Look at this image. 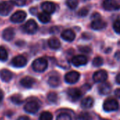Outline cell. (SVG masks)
Wrapping results in <instances>:
<instances>
[{"label": "cell", "instance_id": "cell-1", "mask_svg": "<svg viewBox=\"0 0 120 120\" xmlns=\"http://www.w3.org/2000/svg\"><path fill=\"white\" fill-rule=\"evenodd\" d=\"M32 68L35 72H42L45 71L48 67V62L44 58H39L34 60L32 63Z\"/></svg>", "mask_w": 120, "mask_h": 120}, {"label": "cell", "instance_id": "cell-2", "mask_svg": "<svg viewBox=\"0 0 120 120\" xmlns=\"http://www.w3.org/2000/svg\"><path fill=\"white\" fill-rule=\"evenodd\" d=\"M107 24L105 21H103L100 15L98 13H94L93 15V21L91 22V27L95 30H100L104 29L106 27Z\"/></svg>", "mask_w": 120, "mask_h": 120}, {"label": "cell", "instance_id": "cell-3", "mask_svg": "<svg viewBox=\"0 0 120 120\" xmlns=\"http://www.w3.org/2000/svg\"><path fill=\"white\" fill-rule=\"evenodd\" d=\"M119 108L118 102L114 98H109L105 101L103 103V109L105 112H113Z\"/></svg>", "mask_w": 120, "mask_h": 120}, {"label": "cell", "instance_id": "cell-4", "mask_svg": "<svg viewBox=\"0 0 120 120\" xmlns=\"http://www.w3.org/2000/svg\"><path fill=\"white\" fill-rule=\"evenodd\" d=\"M39 108H40V105L37 101H30L25 105L24 110L27 113L35 114L38 112V110H39Z\"/></svg>", "mask_w": 120, "mask_h": 120}, {"label": "cell", "instance_id": "cell-5", "mask_svg": "<svg viewBox=\"0 0 120 120\" xmlns=\"http://www.w3.org/2000/svg\"><path fill=\"white\" fill-rule=\"evenodd\" d=\"M80 77V74L77 71H71L65 75V81L68 84H75L78 82Z\"/></svg>", "mask_w": 120, "mask_h": 120}, {"label": "cell", "instance_id": "cell-6", "mask_svg": "<svg viewBox=\"0 0 120 120\" xmlns=\"http://www.w3.org/2000/svg\"><path fill=\"white\" fill-rule=\"evenodd\" d=\"M38 29V25L34 20H29L24 25V30L25 32L32 34H34Z\"/></svg>", "mask_w": 120, "mask_h": 120}, {"label": "cell", "instance_id": "cell-7", "mask_svg": "<svg viewBox=\"0 0 120 120\" xmlns=\"http://www.w3.org/2000/svg\"><path fill=\"white\" fill-rule=\"evenodd\" d=\"M68 96L72 101H78L82 96V91L77 88H72L69 89L67 91Z\"/></svg>", "mask_w": 120, "mask_h": 120}, {"label": "cell", "instance_id": "cell-8", "mask_svg": "<svg viewBox=\"0 0 120 120\" xmlns=\"http://www.w3.org/2000/svg\"><path fill=\"white\" fill-rule=\"evenodd\" d=\"M94 81L96 83H103L105 82L108 79V72L104 70H101L96 72L93 76Z\"/></svg>", "mask_w": 120, "mask_h": 120}, {"label": "cell", "instance_id": "cell-9", "mask_svg": "<svg viewBox=\"0 0 120 120\" xmlns=\"http://www.w3.org/2000/svg\"><path fill=\"white\" fill-rule=\"evenodd\" d=\"M103 8L107 11H117L120 8V5L116 0H105Z\"/></svg>", "mask_w": 120, "mask_h": 120}, {"label": "cell", "instance_id": "cell-10", "mask_svg": "<svg viewBox=\"0 0 120 120\" xmlns=\"http://www.w3.org/2000/svg\"><path fill=\"white\" fill-rule=\"evenodd\" d=\"M13 8L11 1H2L0 3V15H7L10 13Z\"/></svg>", "mask_w": 120, "mask_h": 120}, {"label": "cell", "instance_id": "cell-11", "mask_svg": "<svg viewBox=\"0 0 120 120\" xmlns=\"http://www.w3.org/2000/svg\"><path fill=\"white\" fill-rule=\"evenodd\" d=\"M27 64V59L23 56L19 55L14 57L11 61V65L15 68H22Z\"/></svg>", "mask_w": 120, "mask_h": 120}, {"label": "cell", "instance_id": "cell-12", "mask_svg": "<svg viewBox=\"0 0 120 120\" xmlns=\"http://www.w3.org/2000/svg\"><path fill=\"white\" fill-rule=\"evenodd\" d=\"M26 13L23 11H18L13 13L11 17V21L14 23L22 22L26 18Z\"/></svg>", "mask_w": 120, "mask_h": 120}, {"label": "cell", "instance_id": "cell-13", "mask_svg": "<svg viewBox=\"0 0 120 120\" xmlns=\"http://www.w3.org/2000/svg\"><path fill=\"white\" fill-rule=\"evenodd\" d=\"M88 63V59L85 56L83 55H78L75 56L72 58V63L76 66L79 67L86 65Z\"/></svg>", "mask_w": 120, "mask_h": 120}, {"label": "cell", "instance_id": "cell-14", "mask_svg": "<svg viewBox=\"0 0 120 120\" xmlns=\"http://www.w3.org/2000/svg\"><path fill=\"white\" fill-rule=\"evenodd\" d=\"M112 86L109 82H103L98 86L99 94L101 95H108L111 92Z\"/></svg>", "mask_w": 120, "mask_h": 120}, {"label": "cell", "instance_id": "cell-15", "mask_svg": "<svg viewBox=\"0 0 120 120\" xmlns=\"http://www.w3.org/2000/svg\"><path fill=\"white\" fill-rule=\"evenodd\" d=\"M41 8L44 12L50 14L56 11V5L51 1H44L41 4Z\"/></svg>", "mask_w": 120, "mask_h": 120}, {"label": "cell", "instance_id": "cell-16", "mask_svg": "<svg viewBox=\"0 0 120 120\" xmlns=\"http://www.w3.org/2000/svg\"><path fill=\"white\" fill-rule=\"evenodd\" d=\"M75 33L70 29L64 30L61 33V37L67 41H72L75 39Z\"/></svg>", "mask_w": 120, "mask_h": 120}, {"label": "cell", "instance_id": "cell-17", "mask_svg": "<svg viewBox=\"0 0 120 120\" xmlns=\"http://www.w3.org/2000/svg\"><path fill=\"white\" fill-rule=\"evenodd\" d=\"M35 83V80L34 78L31 77H29V76H27V77H23L21 80H20V84L25 87V88H31L34 84Z\"/></svg>", "mask_w": 120, "mask_h": 120}, {"label": "cell", "instance_id": "cell-18", "mask_svg": "<svg viewBox=\"0 0 120 120\" xmlns=\"http://www.w3.org/2000/svg\"><path fill=\"white\" fill-rule=\"evenodd\" d=\"M0 77L3 82H8L13 78V74L8 70L4 69L0 71Z\"/></svg>", "mask_w": 120, "mask_h": 120}, {"label": "cell", "instance_id": "cell-19", "mask_svg": "<svg viewBox=\"0 0 120 120\" xmlns=\"http://www.w3.org/2000/svg\"><path fill=\"white\" fill-rule=\"evenodd\" d=\"M14 35H15L14 30L11 27H8V28L5 29L2 33V37H3L4 39H5L6 41L12 40L14 37Z\"/></svg>", "mask_w": 120, "mask_h": 120}, {"label": "cell", "instance_id": "cell-20", "mask_svg": "<svg viewBox=\"0 0 120 120\" xmlns=\"http://www.w3.org/2000/svg\"><path fill=\"white\" fill-rule=\"evenodd\" d=\"M94 101L91 97H86L82 99L81 105L83 108L88 109V108H91L94 105Z\"/></svg>", "mask_w": 120, "mask_h": 120}, {"label": "cell", "instance_id": "cell-21", "mask_svg": "<svg viewBox=\"0 0 120 120\" xmlns=\"http://www.w3.org/2000/svg\"><path fill=\"white\" fill-rule=\"evenodd\" d=\"M48 44L49 47L52 49H58L60 47V42L58 39L56 37L51 38L48 41Z\"/></svg>", "mask_w": 120, "mask_h": 120}, {"label": "cell", "instance_id": "cell-22", "mask_svg": "<svg viewBox=\"0 0 120 120\" xmlns=\"http://www.w3.org/2000/svg\"><path fill=\"white\" fill-rule=\"evenodd\" d=\"M48 83L51 87H57L59 86L60 83V80L58 76H51L49 77L48 80Z\"/></svg>", "mask_w": 120, "mask_h": 120}, {"label": "cell", "instance_id": "cell-23", "mask_svg": "<svg viewBox=\"0 0 120 120\" xmlns=\"http://www.w3.org/2000/svg\"><path fill=\"white\" fill-rule=\"evenodd\" d=\"M38 19L42 23H47L51 20V16L49 13L42 12L38 14Z\"/></svg>", "mask_w": 120, "mask_h": 120}, {"label": "cell", "instance_id": "cell-24", "mask_svg": "<svg viewBox=\"0 0 120 120\" xmlns=\"http://www.w3.org/2000/svg\"><path fill=\"white\" fill-rule=\"evenodd\" d=\"M39 120H53V115L51 112L45 111L41 113Z\"/></svg>", "mask_w": 120, "mask_h": 120}, {"label": "cell", "instance_id": "cell-25", "mask_svg": "<svg viewBox=\"0 0 120 120\" xmlns=\"http://www.w3.org/2000/svg\"><path fill=\"white\" fill-rule=\"evenodd\" d=\"M11 100L14 104H17V105H20L23 102L21 96L19 94H15V95L12 96L11 97Z\"/></svg>", "mask_w": 120, "mask_h": 120}, {"label": "cell", "instance_id": "cell-26", "mask_svg": "<svg viewBox=\"0 0 120 120\" xmlns=\"http://www.w3.org/2000/svg\"><path fill=\"white\" fill-rule=\"evenodd\" d=\"M8 58V53L6 50L3 47L0 46V60L5 61Z\"/></svg>", "mask_w": 120, "mask_h": 120}, {"label": "cell", "instance_id": "cell-27", "mask_svg": "<svg viewBox=\"0 0 120 120\" xmlns=\"http://www.w3.org/2000/svg\"><path fill=\"white\" fill-rule=\"evenodd\" d=\"M67 6L71 9H75L78 5V0H67Z\"/></svg>", "mask_w": 120, "mask_h": 120}, {"label": "cell", "instance_id": "cell-28", "mask_svg": "<svg viewBox=\"0 0 120 120\" xmlns=\"http://www.w3.org/2000/svg\"><path fill=\"white\" fill-rule=\"evenodd\" d=\"M103 64V60L101 57H96L93 60V65L94 67H100Z\"/></svg>", "mask_w": 120, "mask_h": 120}, {"label": "cell", "instance_id": "cell-29", "mask_svg": "<svg viewBox=\"0 0 120 120\" xmlns=\"http://www.w3.org/2000/svg\"><path fill=\"white\" fill-rule=\"evenodd\" d=\"M79 120H92V117L89 112H82L79 116Z\"/></svg>", "mask_w": 120, "mask_h": 120}, {"label": "cell", "instance_id": "cell-30", "mask_svg": "<svg viewBox=\"0 0 120 120\" xmlns=\"http://www.w3.org/2000/svg\"><path fill=\"white\" fill-rule=\"evenodd\" d=\"M48 100L51 102V103H55L57 101V99H58V96L56 93L54 92H50L49 94H48Z\"/></svg>", "mask_w": 120, "mask_h": 120}, {"label": "cell", "instance_id": "cell-31", "mask_svg": "<svg viewBox=\"0 0 120 120\" xmlns=\"http://www.w3.org/2000/svg\"><path fill=\"white\" fill-rule=\"evenodd\" d=\"M56 120H72V118L70 115L66 113H62L57 117Z\"/></svg>", "mask_w": 120, "mask_h": 120}, {"label": "cell", "instance_id": "cell-32", "mask_svg": "<svg viewBox=\"0 0 120 120\" xmlns=\"http://www.w3.org/2000/svg\"><path fill=\"white\" fill-rule=\"evenodd\" d=\"M113 29L115 31V32L120 34V19H117L114 22Z\"/></svg>", "mask_w": 120, "mask_h": 120}, {"label": "cell", "instance_id": "cell-33", "mask_svg": "<svg viewBox=\"0 0 120 120\" xmlns=\"http://www.w3.org/2000/svg\"><path fill=\"white\" fill-rule=\"evenodd\" d=\"M11 1L13 4L18 6H24L26 3V0H11Z\"/></svg>", "mask_w": 120, "mask_h": 120}, {"label": "cell", "instance_id": "cell-34", "mask_svg": "<svg viewBox=\"0 0 120 120\" xmlns=\"http://www.w3.org/2000/svg\"><path fill=\"white\" fill-rule=\"evenodd\" d=\"M89 13V10L86 8H81L79 12H78V15L79 16H81V17H84L86 16Z\"/></svg>", "mask_w": 120, "mask_h": 120}, {"label": "cell", "instance_id": "cell-35", "mask_svg": "<svg viewBox=\"0 0 120 120\" xmlns=\"http://www.w3.org/2000/svg\"><path fill=\"white\" fill-rule=\"evenodd\" d=\"M79 50L84 53H89L91 52V49L89 46H79Z\"/></svg>", "mask_w": 120, "mask_h": 120}, {"label": "cell", "instance_id": "cell-36", "mask_svg": "<svg viewBox=\"0 0 120 120\" xmlns=\"http://www.w3.org/2000/svg\"><path fill=\"white\" fill-rule=\"evenodd\" d=\"M115 96H116L117 98H120V89H117L115 91Z\"/></svg>", "mask_w": 120, "mask_h": 120}, {"label": "cell", "instance_id": "cell-37", "mask_svg": "<svg viewBox=\"0 0 120 120\" xmlns=\"http://www.w3.org/2000/svg\"><path fill=\"white\" fill-rule=\"evenodd\" d=\"M17 120H30V119L27 116H22V117H20Z\"/></svg>", "mask_w": 120, "mask_h": 120}, {"label": "cell", "instance_id": "cell-38", "mask_svg": "<svg viewBox=\"0 0 120 120\" xmlns=\"http://www.w3.org/2000/svg\"><path fill=\"white\" fill-rule=\"evenodd\" d=\"M115 57L117 60H120V51H117V52L115 53Z\"/></svg>", "mask_w": 120, "mask_h": 120}, {"label": "cell", "instance_id": "cell-39", "mask_svg": "<svg viewBox=\"0 0 120 120\" xmlns=\"http://www.w3.org/2000/svg\"><path fill=\"white\" fill-rule=\"evenodd\" d=\"M116 82L118 84H120V74H118L116 77Z\"/></svg>", "mask_w": 120, "mask_h": 120}, {"label": "cell", "instance_id": "cell-40", "mask_svg": "<svg viewBox=\"0 0 120 120\" xmlns=\"http://www.w3.org/2000/svg\"><path fill=\"white\" fill-rule=\"evenodd\" d=\"M3 98H4V94H3V92L1 91H0V102L3 100Z\"/></svg>", "mask_w": 120, "mask_h": 120}, {"label": "cell", "instance_id": "cell-41", "mask_svg": "<svg viewBox=\"0 0 120 120\" xmlns=\"http://www.w3.org/2000/svg\"><path fill=\"white\" fill-rule=\"evenodd\" d=\"M83 1H86V0H83Z\"/></svg>", "mask_w": 120, "mask_h": 120}]
</instances>
